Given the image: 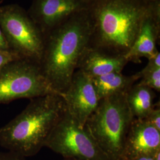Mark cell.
Listing matches in <instances>:
<instances>
[{
	"label": "cell",
	"instance_id": "12",
	"mask_svg": "<svg viewBox=\"0 0 160 160\" xmlns=\"http://www.w3.org/2000/svg\"><path fill=\"white\" fill-rule=\"evenodd\" d=\"M128 63L124 56L87 47L80 57L77 69L92 78L112 72H122Z\"/></svg>",
	"mask_w": 160,
	"mask_h": 160
},
{
	"label": "cell",
	"instance_id": "14",
	"mask_svg": "<svg viewBox=\"0 0 160 160\" xmlns=\"http://www.w3.org/2000/svg\"><path fill=\"white\" fill-rule=\"evenodd\" d=\"M155 93L147 86L138 82L126 92V102L133 119L143 120L155 107Z\"/></svg>",
	"mask_w": 160,
	"mask_h": 160
},
{
	"label": "cell",
	"instance_id": "9",
	"mask_svg": "<svg viewBox=\"0 0 160 160\" xmlns=\"http://www.w3.org/2000/svg\"><path fill=\"white\" fill-rule=\"evenodd\" d=\"M88 8L83 0H33L28 12L45 35Z\"/></svg>",
	"mask_w": 160,
	"mask_h": 160
},
{
	"label": "cell",
	"instance_id": "15",
	"mask_svg": "<svg viewBox=\"0 0 160 160\" xmlns=\"http://www.w3.org/2000/svg\"><path fill=\"white\" fill-rule=\"evenodd\" d=\"M146 67L138 72L140 84L147 86L154 91H160V53L157 52L154 56L148 59Z\"/></svg>",
	"mask_w": 160,
	"mask_h": 160
},
{
	"label": "cell",
	"instance_id": "17",
	"mask_svg": "<svg viewBox=\"0 0 160 160\" xmlns=\"http://www.w3.org/2000/svg\"><path fill=\"white\" fill-rule=\"evenodd\" d=\"M18 59H22L15 53L10 51H0V72L7 64Z\"/></svg>",
	"mask_w": 160,
	"mask_h": 160
},
{
	"label": "cell",
	"instance_id": "6",
	"mask_svg": "<svg viewBox=\"0 0 160 160\" xmlns=\"http://www.w3.org/2000/svg\"><path fill=\"white\" fill-rule=\"evenodd\" d=\"M52 93L58 92L52 88L37 62L18 59L7 64L0 72V104Z\"/></svg>",
	"mask_w": 160,
	"mask_h": 160
},
{
	"label": "cell",
	"instance_id": "16",
	"mask_svg": "<svg viewBox=\"0 0 160 160\" xmlns=\"http://www.w3.org/2000/svg\"><path fill=\"white\" fill-rule=\"evenodd\" d=\"M151 125L154 126L157 130L160 131V103L155 105L154 109L143 119Z\"/></svg>",
	"mask_w": 160,
	"mask_h": 160
},
{
	"label": "cell",
	"instance_id": "7",
	"mask_svg": "<svg viewBox=\"0 0 160 160\" xmlns=\"http://www.w3.org/2000/svg\"><path fill=\"white\" fill-rule=\"evenodd\" d=\"M45 147L65 159L109 160L86 126H81L67 110L48 138Z\"/></svg>",
	"mask_w": 160,
	"mask_h": 160
},
{
	"label": "cell",
	"instance_id": "11",
	"mask_svg": "<svg viewBox=\"0 0 160 160\" xmlns=\"http://www.w3.org/2000/svg\"><path fill=\"white\" fill-rule=\"evenodd\" d=\"M160 149V131L145 120L133 119L126 136L120 160L154 154Z\"/></svg>",
	"mask_w": 160,
	"mask_h": 160
},
{
	"label": "cell",
	"instance_id": "1",
	"mask_svg": "<svg viewBox=\"0 0 160 160\" xmlns=\"http://www.w3.org/2000/svg\"><path fill=\"white\" fill-rule=\"evenodd\" d=\"M160 1L97 0L87 10L91 29L88 47L125 56L144 18Z\"/></svg>",
	"mask_w": 160,
	"mask_h": 160
},
{
	"label": "cell",
	"instance_id": "5",
	"mask_svg": "<svg viewBox=\"0 0 160 160\" xmlns=\"http://www.w3.org/2000/svg\"><path fill=\"white\" fill-rule=\"evenodd\" d=\"M0 28L10 51L39 64L45 36L28 11L16 4L0 6Z\"/></svg>",
	"mask_w": 160,
	"mask_h": 160
},
{
	"label": "cell",
	"instance_id": "22",
	"mask_svg": "<svg viewBox=\"0 0 160 160\" xmlns=\"http://www.w3.org/2000/svg\"><path fill=\"white\" fill-rule=\"evenodd\" d=\"M147 2H154V1H158V0H143Z\"/></svg>",
	"mask_w": 160,
	"mask_h": 160
},
{
	"label": "cell",
	"instance_id": "19",
	"mask_svg": "<svg viewBox=\"0 0 160 160\" xmlns=\"http://www.w3.org/2000/svg\"><path fill=\"white\" fill-rule=\"evenodd\" d=\"M10 48L6 38L0 28V51H10Z\"/></svg>",
	"mask_w": 160,
	"mask_h": 160
},
{
	"label": "cell",
	"instance_id": "18",
	"mask_svg": "<svg viewBox=\"0 0 160 160\" xmlns=\"http://www.w3.org/2000/svg\"><path fill=\"white\" fill-rule=\"evenodd\" d=\"M0 160H26V158L16 152L8 151L0 152Z\"/></svg>",
	"mask_w": 160,
	"mask_h": 160
},
{
	"label": "cell",
	"instance_id": "2",
	"mask_svg": "<svg viewBox=\"0 0 160 160\" xmlns=\"http://www.w3.org/2000/svg\"><path fill=\"white\" fill-rule=\"evenodd\" d=\"M87 10L69 18L44 35L40 69L54 91L62 96L88 46L91 29Z\"/></svg>",
	"mask_w": 160,
	"mask_h": 160
},
{
	"label": "cell",
	"instance_id": "4",
	"mask_svg": "<svg viewBox=\"0 0 160 160\" xmlns=\"http://www.w3.org/2000/svg\"><path fill=\"white\" fill-rule=\"evenodd\" d=\"M126 94H117L100 100L85 125L109 160H120L133 119Z\"/></svg>",
	"mask_w": 160,
	"mask_h": 160
},
{
	"label": "cell",
	"instance_id": "10",
	"mask_svg": "<svg viewBox=\"0 0 160 160\" xmlns=\"http://www.w3.org/2000/svg\"><path fill=\"white\" fill-rule=\"evenodd\" d=\"M160 34V1L155 3L145 17L131 48L124 56L128 62L140 63L141 58L149 59L158 51L157 43Z\"/></svg>",
	"mask_w": 160,
	"mask_h": 160
},
{
	"label": "cell",
	"instance_id": "23",
	"mask_svg": "<svg viewBox=\"0 0 160 160\" xmlns=\"http://www.w3.org/2000/svg\"><path fill=\"white\" fill-rule=\"evenodd\" d=\"M64 160H73V159H65Z\"/></svg>",
	"mask_w": 160,
	"mask_h": 160
},
{
	"label": "cell",
	"instance_id": "20",
	"mask_svg": "<svg viewBox=\"0 0 160 160\" xmlns=\"http://www.w3.org/2000/svg\"><path fill=\"white\" fill-rule=\"evenodd\" d=\"M154 154L142 155V156L139 157H137L132 160H154Z\"/></svg>",
	"mask_w": 160,
	"mask_h": 160
},
{
	"label": "cell",
	"instance_id": "3",
	"mask_svg": "<svg viewBox=\"0 0 160 160\" xmlns=\"http://www.w3.org/2000/svg\"><path fill=\"white\" fill-rule=\"evenodd\" d=\"M66 111L60 94L31 99L20 114L0 128V145L25 158L37 154Z\"/></svg>",
	"mask_w": 160,
	"mask_h": 160
},
{
	"label": "cell",
	"instance_id": "21",
	"mask_svg": "<svg viewBox=\"0 0 160 160\" xmlns=\"http://www.w3.org/2000/svg\"><path fill=\"white\" fill-rule=\"evenodd\" d=\"M85 2H86V4L89 6H90L91 4H92V3H94V2H95L96 1H97V0H83Z\"/></svg>",
	"mask_w": 160,
	"mask_h": 160
},
{
	"label": "cell",
	"instance_id": "13",
	"mask_svg": "<svg viewBox=\"0 0 160 160\" xmlns=\"http://www.w3.org/2000/svg\"><path fill=\"white\" fill-rule=\"evenodd\" d=\"M92 79L100 100L114 94L126 93L140 78L138 73L128 76L122 72H112Z\"/></svg>",
	"mask_w": 160,
	"mask_h": 160
},
{
	"label": "cell",
	"instance_id": "8",
	"mask_svg": "<svg viewBox=\"0 0 160 160\" xmlns=\"http://www.w3.org/2000/svg\"><path fill=\"white\" fill-rule=\"evenodd\" d=\"M63 97L69 114L82 126L86 125L100 102L92 78L78 69Z\"/></svg>",
	"mask_w": 160,
	"mask_h": 160
}]
</instances>
